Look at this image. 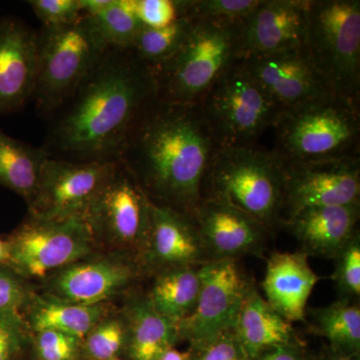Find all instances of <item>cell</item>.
I'll list each match as a JSON object with an SVG mask.
<instances>
[{
	"label": "cell",
	"instance_id": "cell-1",
	"mask_svg": "<svg viewBox=\"0 0 360 360\" xmlns=\"http://www.w3.org/2000/svg\"><path fill=\"white\" fill-rule=\"evenodd\" d=\"M158 98L153 68L130 49L104 52L52 113L42 148L70 162H117L127 137Z\"/></svg>",
	"mask_w": 360,
	"mask_h": 360
},
{
	"label": "cell",
	"instance_id": "cell-2",
	"mask_svg": "<svg viewBox=\"0 0 360 360\" xmlns=\"http://www.w3.org/2000/svg\"><path fill=\"white\" fill-rule=\"evenodd\" d=\"M217 148L200 104L158 98L127 137L120 162L153 205L193 217L206 168Z\"/></svg>",
	"mask_w": 360,
	"mask_h": 360
},
{
	"label": "cell",
	"instance_id": "cell-3",
	"mask_svg": "<svg viewBox=\"0 0 360 360\" xmlns=\"http://www.w3.org/2000/svg\"><path fill=\"white\" fill-rule=\"evenodd\" d=\"M201 196L236 208L271 229L283 220V161L255 144L217 148L206 168Z\"/></svg>",
	"mask_w": 360,
	"mask_h": 360
},
{
	"label": "cell",
	"instance_id": "cell-4",
	"mask_svg": "<svg viewBox=\"0 0 360 360\" xmlns=\"http://www.w3.org/2000/svg\"><path fill=\"white\" fill-rule=\"evenodd\" d=\"M241 21L193 20L176 51L153 68L158 98L200 103L213 82L240 59Z\"/></svg>",
	"mask_w": 360,
	"mask_h": 360
},
{
	"label": "cell",
	"instance_id": "cell-5",
	"mask_svg": "<svg viewBox=\"0 0 360 360\" xmlns=\"http://www.w3.org/2000/svg\"><path fill=\"white\" fill-rule=\"evenodd\" d=\"M359 108L356 101L333 96L281 111L272 127V151L283 161L360 156Z\"/></svg>",
	"mask_w": 360,
	"mask_h": 360
},
{
	"label": "cell",
	"instance_id": "cell-6",
	"mask_svg": "<svg viewBox=\"0 0 360 360\" xmlns=\"http://www.w3.org/2000/svg\"><path fill=\"white\" fill-rule=\"evenodd\" d=\"M198 104L217 148L253 146L283 111L241 59L213 82Z\"/></svg>",
	"mask_w": 360,
	"mask_h": 360
},
{
	"label": "cell",
	"instance_id": "cell-7",
	"mask_svg": "<svg viewBox=\"0 0 360 360\" xmlns=\"http://www.w3.org/2000/svg\"><path fill=\"white\" fill-rule=\"evenodd\" d=\"M39 70L32 101L45 120L77 89L108 51L87 15L72 25L37 30Z\"/></svg>",
	"mask_w": 360,
	"mask_h": 360
},
{
	"label": "cell",
	"instance_id": "cell-8",
	"mask_svg": "<svg viewBox=\"0 0 360 360\" xmlns=\"http://www.w3.org/2000/svg\"><path fill=\"white\" fill-rule=\"evenodd\" d=\"M304 49L335 94L359 103V0H311Z\"/></svg>",
	"mask_w": 360,
	"mask_h": 360
},
{
	"label": "cell",
	"instance_id": "cell-9",
	"mask_svg": "<svg viewBox=\"0 0 360 360\" xmlns=\"http://www.w3.org/2000/svg\"><path fill=\"white\" fill-rule=\"evenodd\" d=\"M200 290L195 307L177 323L179 335L196 348L233 331L250 281L238 259L212 260L198 267Z\"/></svg>",
	"mask_w": 360,
	"mask_h": 360
},
{
	"label": "cell",
	"instance_id": "cell-10",
	"mask_svg": "<svg viewBox=\"0 0 360 360\" xmlns=\"http://www.w3.org/2000/svg\"><path fill=\"white\" fill-rule=\"evenodd\" d=\"M117 162H70L47 158L39 186L28 203L32 217L45 220L85 219Z\"/></svg>",
	"mask_w": 360,
	"mask_h": 360
},
{
	"label": "cell",
	"instance_id": "cell-11",
	"mask_svg": "<svg viewBox=\"0 0 360 360\" xmlns=\"http://www.w3.org/2000/svg\"><path fill=\"white\" fill-rule=\"evenodd\" d=\"M283 174L285 219L307 208L359 203L360 156L283 161Z\"/></svg>",
	"mask_w": 360,
	"mask_h": 360
},
{
	"label": "cell",
	"instance_id": "cell-12",
	"mask_svg": "<svg viewBox=\"0 0 360 360\" xmlns=\"http://www.w3.org/2000/svg\"><path fill=\"white\" fill-rule=\"evenodd\" d=\"M92 231L84 219L45 220L32 217L8 241V262L27 276H44L86 255Z\"/></svg>",
	"mask_w": 360,
	"mask_h": 360
},
{
	"label": "cell",
	"instance_id": "cell-13",
	"mask_svg": "<svg viewBox=\"0 0 360 360\" xmlns=\"http://www.w3.org/2000/svg\"><path fill=\"white\" fill-rule=\"evenodd\" d=\"M151 205L134 175L118 161L85 219L92 231L101 229L123 243H148Z\"/></svg>",
	"mask_w": 360,
	"mask_h": 360
},
{
	"label": "cell",
	"instance_id": "cell-14",
	"mask_svg": "<svg viewBox=\"0 0 360 360\" xmlns=\"http://www.w3.org/2000/svg\"><path fill=\"white\" fill-rule=\"evenodd\" d=\"M240 59L283 111L338 96L315 70L304 46Z\"/></svg>",
	"mask_w": 360,
	"mask_h": 360
},
{
	"label": "cell",
	"instance_id": "cell-15",
	"mask_svg": "<svg viewBox=\"0 0 360 360\" xmlns=\"http://www.w3.org/2000/svg\"><path fill=\"white\" fill-rule=\"evenodd\" d=\"M311 0H260L241 21L240 58L304 46Z\"/></svg>",
	"mask_w": 360,
	"mask_h": 360
},
{
	"label": "cell",
	"instance_id": "cell-16",
	"mask_svg": "<svg viewBox=\"0 0 360 360\" xmlns=\"http://www.w3.org/2000/svg\"><path fill=\"white\" fill-rule=\"evenodd\" d=\"M37 70V30L15 18L0 20V116L32 101Z\"/></svg>",
	"mask_w": 360,
	"mask_h": 360
},
{
	"label": "cell",
	"instance_id": "cell-17",
	"mask_svg": "<svg viewBox=\"0 0 360 360\" xmlns=\"http://www.w3.org/2000/svg\"><path fill=\"white\" fill-rule=\"evenodd\" d=\"M193 217L210 262L257 252L269 231L246 213L217 201H201Z\"/></svg>",
	"mask_w": 360,
	"mask_h": 360
},
{
	"label": "cell",
	"instance_id": "cell-18",
	"mask_svg": "<svg viewBox=\"0 0 360 360\" xmlns=\"http://www.w3.org/2000/svg\"><path fill=\"white\" fill-rule=\"evenodd\" d=\"M360 203L317 206L284 220L307 257L335 259L359 234Z\"/></svg>",
	"mask_w": 360,
	"mask_h": 360
},
{
	"label": "cell",
	"instance_id": "cell-19",
	"mask_svg": "<svg viewBox=\"0 0 360 360\" xmlns=\"http://www.w3.org/2000/svg\"><path fill=\"white\" fill-rule=\"evenodd\" d=\"M304 252H276L267 262L262 290L265 300L290 323L303 321L319 276Z\"/></svg>",
	"mask_w": 360,
	"mask_h": 360
},
{
	"label": "cell",
	"instance_id": "cell-20",
	"mask_svg": "<svg viewBox=\"0 0 360 360\" xmlns=\"http://www.w3.org/2000/svg\"><path fill=\"white\" fill-rule=\"evenodd\" d=\"M148 243L153 259L172 269L210 262L193 217L153 203Z\"/></svg>",
	"mask_w": 360,
	"mask_h": 360
},
{
	"label": "cell",
	"instance_id": "cell-21",
	"mask_svg": "<svg viewBox=\"0 0 360 360\" xmlns=\"http://www.w3.org/2000/svg\"><path fill=\"white\" fill-rule=\"evenodd\" d=\"M233 333L248 360L271 348L297 343L292 323L272 309L253 285L245 296Z\"/></svg>",
	"mask_w": 360,
	"mask_h": 360
},
{
	"label": "cell",
	"instance_id": "cell-22",
	"mask_svg": "<svg viewBox=\"0 0 360 360\" xmlns=\"http://www.w3.org/2000/svg\"><path fill=\"white\" fill-rule=\"evenodd\" d=\"M131 278L129 267L113 262L77 264L59 274L54 283L56 292L66 302L98 305Z\"/></svg>",
	"mask_w": 360,
	"mask_h": 360
},
{
	"label": "cell",
	"instance_id": "cell-23",
	"mask_svg": "<svg viewBox=\"0 0 360 360\" xmlns=\"http://www.w3.org/2000/svg\"><path fill=\"white\" fill-rule=\"evenodd\" d=\"M49 158L42 148H34L0 129V184L32 201L42 168Z\"/></svg>",
	"mask_w": 360,
	"mask_h": 360
},
{
	"label": "cell",
	"instance_id": "cell-24",
	"mask_svg": "<svg viewBox=\"0 0 360 360\" xmlns=\"http://www.w3.org/2000/svg\"><path fill=\"white\" fill-rule=\"evenodd\" d=\"M129 352L134 360H158L179 338L176 322L162 316L148 302L130 314Z\"/></svg>",
	"mask_w": 360,
	"mask_h": 360
},
{
	"label": "cell",
	"instance_id": "cell-25",
	"mask_svg": "<svg viewBox=\"0 0 360 360\" xmlns=\"http://www.w3.org/2000/svg\"><path fill=\"white\" fill-rule=\"evenodd\" d=\"M200 290L198 269H172L156 279L148 302L156 312L179 323L193 311Z\"/></svg>",
	"mask_w": 360,
	"mask_h": 360
},
{
	"label": "cell",
	"instance_id": "cell-26",
	"mask_svg": "<svg viewBox=\"0 0 360 360\" xmlns=\"http://www.w3.org/2000/svg\"><path fill=\"white\" fill-rule=\"evenodd\" d=\"M355 300L340 298L312 311L314 328L326 338L331 348L347 356L360 349V307Z\"/></svg>",
	"mask_w": 360,
	"mask_h": 360
},
{
	"label": "cell",
	"instance_id": "cell-27",
	"mask_svg": "<svg viewBox=\"0 0 360 360\" xmlns=\"http://www.w3.org/2000/svg\"><path fill=\"white\" fill-rule=\"evenodd\" d=\"M101 314L99 304L42 302L33 310L32 326L37 333L54 330L80 340L96 328Z\"/></svg>",
	"mask_w": 360,
	"mask_h": 360
},
{
	"label": "cell",
	"instance_id": "cell-28",
	"mask_svg": "<svg viewBox=\"0 0 360 360\" xmlns=\"http://www.w3.org/2000/svg\"><path fill=\"white\" fill-rule=\"evenodd\" d=\"M89 18L104 44L111 49H131L144 27L135 15L132 0H111L101 13Z\"/></svg>",
	"mask_w": 360,
	"mask_h": 360
},
{
	"label": "cell",
	"instance_id": "cell-29",
	"mask_svg": "<svg viewBox=\"0 0 360 360\" xmlns=\"http://www.w3.org/2000/svg\"><path fill=\"white\" fill-rule=\"evenodd\" d=\"M193 22V18L180 16L165 27L144 26L130 51L151 68H155L176 51L186 39Z\"/></svg>",
	"mask_w": 360,
	"mask_h": 360
},
{
	"label": "cell",
	"instance_id": "cell-30",
	"mask_svg": "<svg viewBox=\"0 0 360 360\" xmlns=\"http://www.w3.org/2000/svg\"><path fill=\"white\" fill-rule=\"evenodd\" d=\"M260 0H179V18L241 21Z\"/></svg>",
	"mask_w": 360,
	"mask_h": 360
},
{
	"label": "cell",
	"instance_id": "cell-31",
	"mask_svg": "<svg viewBox=\"0 0 360 360\" xmlns=\"http://www.w3.org/2000/svg\"><path fill=\"white\" fill-rule=\"evenodd\" d=\"M333 279L341 293L340 298L356 300L360 295V238L359 233L335 258Z\"/></svg>",
	"mask_w": 360,
	"mask_h": 360
},
{
	"label": "cell",
	"instance_id": "cell-32",
	"mask_svg": "<svg viewBox=\"0 0 360 360\" xmlns=\"http://www.w3.org/2000/svg\"><path fill=\"white\" fill-rule=\"evenodd\" d=\"M125 338L127 333L120 321L103 322L87 335L85 349L92 359H113L122 347Z\"/></svg>",
	"mask_w": 360,
	"mask_h": 360
},
{
	"label": "cell",
	"instance_id": "cell-33",
	"mask_svg": "<svg viewBox=\"0 0 360 360\" xmlns=\"http://www.w3.org/2000/svg\"><path fill=\"white\" fill-rule=\"evenodd\" d=\"M28 4L44 27L72 25L84 15L78 0H30Z\"/></svg>",
	"mask_w": 360,
	"mask_h": 360
},
{
	"label": "cell",
	"instance_id": "cell-34",
	"mask_svg": "<svg viewBox=\"0 0 360 360\" xmlns=\"http://www.w3.org/2000/svg\"><path fill=\"white\" fill-rule=\"evenodd\" d=\"M132 6L146 27H165L179 18V0H132Z\"/></svg>",
	"mask_w": 360,
	"mask_h": 360
},
{
	"label": "cell",
	"instance_id": "cell-35",
	"mask_svg": "<svg viewBox=\"0 0 360 360\" xmlns=\"http://www.w3.org/2000/svg\"><path fill=\"white\" fill-rule=\"evenodd\" d=\"M78 338L54 330L39 333L37 352L42 360H71L77 352Z\"/></svg>",
	"mask_w": 360,
	"mask_h": 360
},
{
	"label": "cell",
	"instance_id": "cell-36",
	"mask_svg": "<svg viewBox=\"0 0 360 360\" xmlns=\"http://www.w3.org/2000/svg\"><path fill=\"white\" fill-rule=\"evenodd\" d=\"M198 349L200 354L196 360H248L233 331H227Z\"/></svg>",
	"mask_w": 360,
	"mask_h": 360
},
{
	"label": "cell",
	"instance_id": "cell-37",
	"mask_svg": "<svg viewBox=\"0 0 360 360\" xmlns=\"http://www.w3.org/2000/svg\"><path fill=\"white\" fill-rule=\"evenodd\" d=\"M21 342L20 315L0 314V360H13L20 352Z\"/></svg>",
	"mask_w": 360,
	"mask_h": 360
},
{
	"label": "cell",
	"instance_id": "cell-38",
	"mask_svg": "<svg viewBox=\"0 0 360 360\" xmlns=\"http://www.w3.org/2000/svg\"><path fill=\"white\" fill-rule=\"evenodd\" d=\"M25 300L20 281L8 272L0 270V314L18 315Z\"/></svg>",
	"mask_w": 360,
	"mask_h": 360
},
{
	"label": "cell",
	"instance_id": "cell-39",
	"mask_svg": "<svg viewBox=\"0 0 360 360\" xmlns=\"http://www.w3.org/2000/svg\"><path fill=\"white\" fill-rule=\"evenodd\" d=\"M252 360H303V356L297 343H292L271 348Z\"/></svg>",
	"mask_w": 360,
	"mask_h": 360
},
{
	"label": "cell",
	"instance_id": "cell-40",
	"mask_svg": "<svg viewBox=\"0 0 360 360\" xmlns=\"http://www.w3.org/2000/svg\"><path fill=\"white\" fill-rule=\"evenodd\" d=\"M82 14L94 16L110 6L111 0H78Z\"/></svg>",
	"mask_w": 360,
	"mask_h": 360
},
{
	"label": "cell",
	"instance_id": "cell-41",
	"mask_svg": "<svg viewBox=\"0 0 360 360\" xmlns=\"http://www.w3.org/2000/svg\"><path fill=\"white\" fill-rule=\"evenodd\" d=\"M189 354L180 352L174 348H169L158 360H188Z\"/></svg>",
	"mask_w": 360,
	"mask_h": 360
},
{
	"label": "cell",
	"instance_id": "cell-42",
	"mask_svg": "<svg viewBox=\"0 0 360 360\" xmlns=\"http://www.w3.org/2000/svg\"><path fill=\"white\" fill-rule=\"evenodd\" d=\"M9 260V243L8 241L2 240L0 238V264Z\"/></svg>",
	"mask_w": 360,
	"mask_h": 360
},
{
	"label": "cell",
	"instance_id": "cell-43",
	"mask_svg": "<svg viewBox=\"0 0 360 360\" xmlns=\"http://www.w3.org/2000/svg\"><path fill=\"white\" fill-rule=\"evenodd\" d=\"M326 360H354L350 356H347V355H345L342 354H340V352H336L335 350H333V354L329 355Z\"/></svg>",
	"mask_w": 360,
	"mask_h": 360
},
{
	"label": "cell",
	"instance_id": "cell-44",
	"mask_svg": "<svg viewBox=\"0 0 360 360\" xmlns=\"http://www.w3.org/2000/svg\"><path fill=\"white\" fill-rule=\"evenodd\" d=\"M110 360H118V359H110Z\"/></svg>",
	"mask_w": 360,
	"mask_h": 360
}]
</instances>
